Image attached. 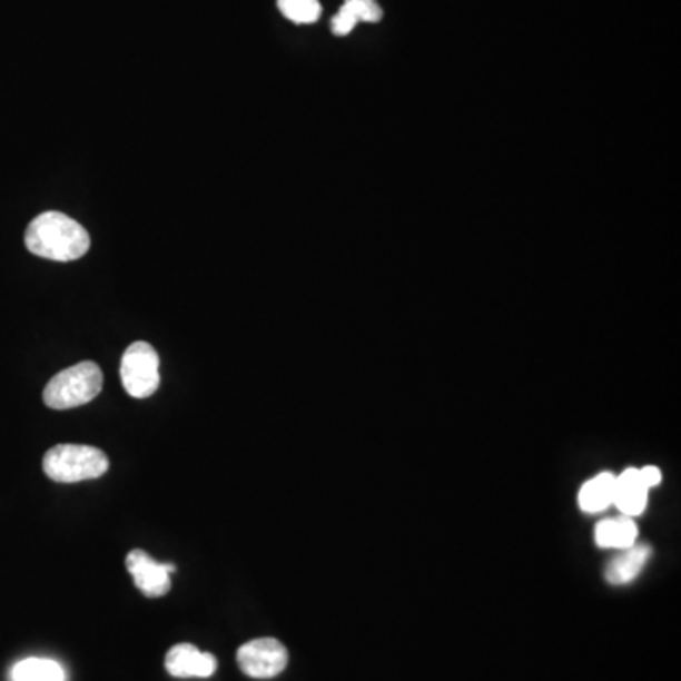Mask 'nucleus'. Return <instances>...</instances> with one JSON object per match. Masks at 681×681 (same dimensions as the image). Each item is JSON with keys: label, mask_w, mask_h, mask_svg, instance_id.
I'll return each mask as SVG.
<instances>
[{"label": "nucleus", "mask_w": 681, "mask_h": 681, "mask_svg": "<svg viewBox=\"0 0 681 681\" xmlns=\"http://www.w3.org/2000/svg\"><path fill=\"white\" fill-rule=\"evenodd\" d=\"M91 245L86 227L63 213H45L29 224L26 246L38 258L75 261L86 256Z\"/></svg>", "instance_id": "nucleus-1"}, {"label": "nucleus", "mask_w": 681, "mask_h": 681, "mask_svg": "<svg viewBox=\"0 0 681 681\" xmlns=\"http://www.w3.org/2000/svg\"><path fill=\"white\" fill-rule=\"evenodd\" d=\"M101 391V367L95 362H80L51 378L45 388V404L56 411L75 409L93 402Z\"/></svg>", "instance_id": "nucleus-2"}, {"label": "nucleus", "mask_w": 681, "mask_h": 681, "mask_svg": "<svg viewBox=\"0 0 681 681\" xmlns=\"http://www.w3.org/2000/svg\"><path fill=\"white\" fill-rule=\"evenodd\" d=\"M45 473L56 483H80L107 473L110 462L101 448L89 445H57L45 454Z\"/></svg>", "instance_id": "nucleus-3"}, {"label": "nucleus", "mask_w": 681, "mask_h": 681, "mask_svg": "<svg viewBox=\"0 0 681 681\" xmlns=\"http://www.w3.org/2000/svg\"><path fill=\"white\" fill-rule=\"evenodd\" d=\"M121 385L132 397H148L159 388V356L150 343L137 340L121 358Z\"/></svg>", "instance_id": "nucleus-4"}, {"label": "nucleus", "mask_w": 681, "mask_h": 681, "mask_svg": "<svg viewBox=\"0 0 681 681\" xmlns=\"http://www.w3.org/2000/svg\"><path fill=\"white\" fill-rule=\"evenodd\" d=\"M239 669L254 680H272L288 664V651L275 638H256L237 651Z\"/></svg>", "instance_id": "nucleus-5"}, {"label": "nucleus", "mask_w": 681, "mask_h": 681, "mask_svg": "<svg viewBox=\"0 0 681 681\" xmlns=\"http://www.w3.org/2000/svg\"><path fill=\"white\" fill-rule=\"evenodd\" d=\"M127 570L140 593L148 599H159L170 591V574L177 570L175 564L154 561L142 549H132L127 555Z\"/></svg>", "instance_id": "nucleus-6"}, {"label": "nucleus", "mask_w": 681, "mask_h": 681, "mask_svg": "<svg viewBox=\"0 0 681 681\" xmlns=\"http://www.w3.org/2000/svg\"><path fill=\"white\" fill-rule=\"evenodd\" d=\"M165 669L175 678H210L218 669L213 653L197 650L191 643H178L165 657Z\"/></svg>", "instance_id": "nucleus-7"}, {"label": "nucleus", "mask_w": 681, "mask_h": 681, "mask_svg": "<svg viewBox=\"0 0 681 681\" xmlns=\"http://www.w3.org/2000/svg\"><path fill=\"white\" fill-rule=\"evenodd\" d=\"M648 486L643 485L642 475L636 467L624 470L619 477H615V488H613V504L618 505L619 511L626 517L640 515L648 505Z\"/></svg>", "instance_id": "nucleus-8"}, {"label": "nucleus", "mask_w": 681, "mask_h": 681, "mask_svg": "<svg viewBox=\"0 0 681 681\" xmlns=\"http://www.w3.org/2000/svg\"><path fill=\"white\" fill-rule=\"evenodd\" d=\"M383 19V8L377 0H345L339 12L332 18V32L335 37H347L359 21L378 23Z\"/></svg>", "instance_id": "nucleus-9"}, {"label": "nucleus", "mask_w": 681, "mask_h": 681, "mask_svg": "<svg viewBox=\"0 0 681 681\" xmlns=\"http://www.w3.org/2000/svg\"><path fill=\"white\" fill-rule=\"evenodd\" d=\"M651 556L650 545H631L605 566V580L612 585H626L636 580Z\"/></svg>", "instance_id": "nucleus-10"}, {"label": "nucleus", "mask_w": 681, "mask_h": 681, "mask_svg": "<svg viewBox=\"0 0 681 681\" xmlns=\"http://www.w3.org/2000/svg\"><path fill=\"white\" fill-rule=\"evenodd\" d=\"M636 524L631 517L605 519L594 530V537L600 547L626 549L636 542Z\"/></svg>", "instance_id": "nucleus-11"}, {"label": "nucleus", "mask_w": 681, "mask_h": 681, "mask_svg": "<svg viewBox=\"0 0 681 681\" xmlns=\"http://www.w3.org/2000/svg\"><path fill=\"white\" fill-rule=\"evenodd\" d=\"M613 488H615V475L612 473H600L591 481H586L580 491V507L586 513H599L613 504Z\"/></svg>", "instance_id": "nucleus-12"}, {"label": "nucleus", "mask_w": 681, "mask_h": 681, "mask_svg": "<svg viewBox=\"0 0 681 681\" xmlns=\"http://www.w3.org/2000/svg\"><path fill=\"white\" fill-rule=\"evenodd\" d=\"M13 681H65L67 674L59 662L31 657L19 661L12 669Z\"/></svg>", "instance_id": "nucleus-13"}, {"label": "nucleus", "mask_w": 681, "mask_h": 681, "mask_svg": "<svg viewBox=\"0 0 681 681\" xmlns=\"http://www.w3.org/2000/svg\"><path fill=\"white\" fill-rule=\"evenodd\" d=\"M278 10L284 18L290 19L297 26L316 23L322 16V4L318 0H277Z\"/></svg>", "instance_id": "nucleus-14"}, {"label": "nucleus", "mask_w": 681, "mask_h": 681, "mask_svg": "<svg viewBox=\"0 0 681 681\" xmlns=\"http://www.w3.org/2000/svg\"><path fill=\"white\" fill-rule=\"evenodd\" d=\"M640 475H642L643 485L648 488L659 485L662 480L661 470L655 466L643 467V470H640Z\"/></svg>", "instance_id": "nucleus-15"}]
</instances>
